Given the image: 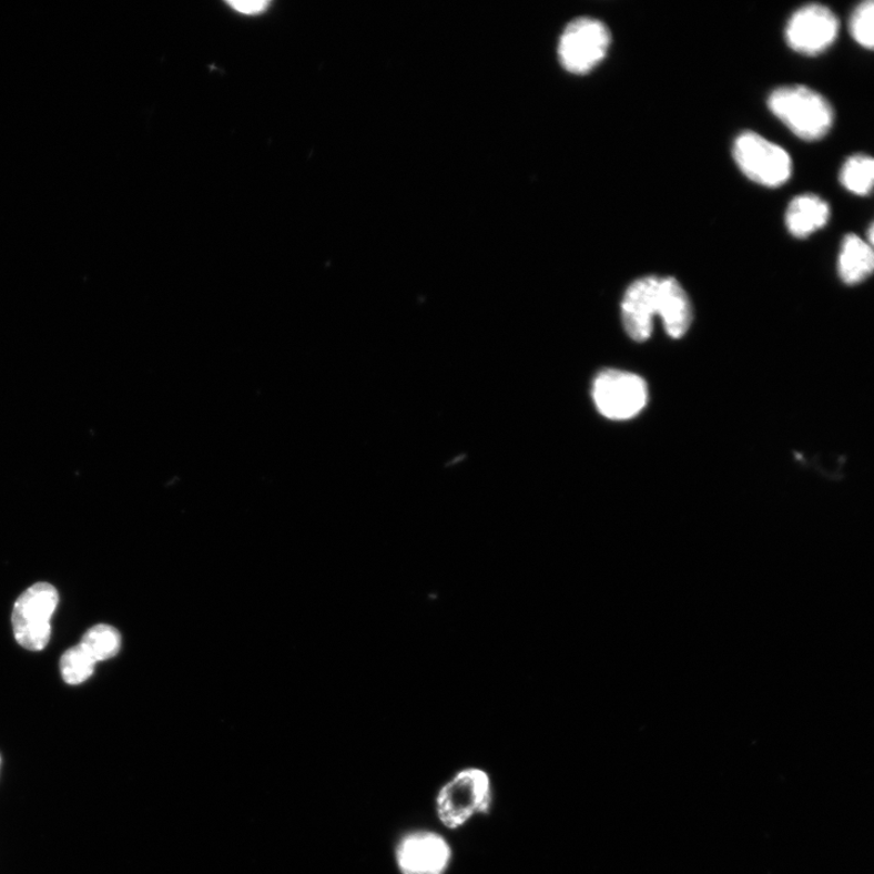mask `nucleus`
I'll use <instances>...</instances> for the list:
<instances>
[{
  "instance_id": "nucleus-1",
  "label": "nucleus",
  "mask_w": 874,
  "mask_h": 874,
  "mask_svg": "<svg viewBox=\"0 0 874 874\" xmlns=\"http://www.w3.org/2000/svg\"><path fill=\"white\" fill-rule=\"evenodd\" d=\"M768 105L793 134L806 141L824 138L833 125L834 112L827 99L804 85L775 89Z\"/></svg>"
},
{
  "instance_id": "nucleus-14",
  "label": "nucleus",
  "mask_w": 874,
  "mask_h": 874,
  "mask_svg": "<svg viewBox=\"0 0 874 874\" xmlns=\"http://www.w3.org/2000/svg\"><path fill=\"white\" fill-rule=\"evenodd\" d=\"M841 183L852 194L866 196L871 194L874 179V162L866 154H855L844 163L841 171Z\"/></svg>"
},
{
  "instance_id": "nucleus-8",
  "label": "nucleus",
  "mask_w": 874,
  "mask_h": 874,
  "mask_svg": "<svg viewBox=\"0 0 874 874\" xmlns=\"http://www.w3.org/2000/svg\"><path fill=\"white\" fill-rule=\"evenodd\" d=\"M395 856L402 874H446L453 850L441 834L416 831L398 842Z\"/></svg>"
},
{
  "instance_id": "nucleus-13",
  "label": "nucleus",
  "mask_w": 874,
  "mask_h": 874,
  "mask_svg": "<svg viewBox=\"0 0 874 874\" xmlns=\"http://www.w3.org/2000/svg\"><path fill=\"white\" fill-rule=\"evenodd\" d=\"M122 638L118 629L108 624L90 628L84 634L81 647L95 662L106 661L119 653Z\"/></svg>"
},
{
  "instance_id": "nucleus-12",
  "label": "nucleus",
  "mask_w": 874,
  "mask_h": 874,
  "mask_svg": "<svg viewBox=\"0 0 874 874\" xmlns=\"http://www.w3.org/2000/svg\"><path fill=\"white\" fill-rule=\"evenodd\" d=\"M874 267L872 246L857 235H847L839 260L840 276L846 285H856L871 276Z\"/></svg>"
},
{
  "instance_id": "nucleus-3",
  "label": "nucleus",
  "mask_w": 874,
  "mask_h": 874,
  "mask_svg": "<svg viewBox=\"0 0 874 874\" xmlns=\"http://www.w3.org/2000/svg\"><path fill=\"white\" fill-rule=\"evenodd\" d=\"M732 154L741 172L752 182L779 187L792 176L793 163L789 152L753 132L740 134Z\"/></svg>"
},
{
  "instance_id": "nucleus-6",
  "label": "nucleus",
  "mask_w": 874,
  "mask_h": 874,
  "mask_svg": "<svg viewBox=\"0 0 874 874\" xmlns=\"http://www.w3.org/2000/svg\"><path fill=\"white\" fill-rule=\"evenodd\" d=\"M611 33L607 24L591 18L571 21L565 28L558 47L562 67L572 73H587L607 57Z\"/></svg>"
},
{
  "instance_id": "nucleus-10",
  "label": "nucleus",
  "mask_w": 874,
  "mask_h": 874,
  "mask_svg": "<svg viewBox=\"0 0 874 874\" xmlns=\"http://www.w3.org/2000/svg\"><path fill=\"white\" fill-rule=\"evenodd\" d=\"M831 216L830 205L815 195L795 197L786 212V225L794 237L805 238L825 227Z\"/></svg>"
},
{
  "instance_id": "nucleus-5",
  "label": "nucleus",
  "mask_w": 874,
  "mask_h": 874,
  "mask_svg": "<svg viewBox=\"0 0 874 874\" xmlns=\"http://www.w3.org/2000/svg\"><path fill=\"white\" fill-rule=\"evenodd\" d=\"M593 400L603 417L611 420L631 419L648 404V384L634 373L602 370L593 383Z\"/></svg>"
},
{
  "instance_id": "nucleus-4",
  "label": "nucleus",
  "mask_w": 874,
  "mask_h": 874,
  "mask_svg": "<svg viewBox=\"0 0 874 874\" xmlns=\"http://www.w3.org/2000/svg\"><path fill=\"white\" fill-rule=\"evenodd\" d=\"M59 603L57 589L49 583H35L17 600L11 622L19 644L31 651L43 650L50 640L51 616Z\"/></svg>"
},
{
  "instance_id": "nucleus-7",
  "label": "nucleus",
  "mask_w": 874,
  "mask_h": 874,
  "mask_svg": "<svg viewBox=\"0 0 874 874\" xmlns=\"http://www.w3.org/2000/svg\"><path fill=\"white\" fill-rule=\"evenodd\" d=\"M840 20L822 4H807L791 17L786 28L787 44L803 55L824 53L840 33Z\"/></svg>"
},
{
  "instance_id": "nucleus-16",
  "label": "nucleus",
  "mask_w": 874,
  "mask_h": 874,
  "mask_svg": "<svg viewBox=\"0 0 874 874\" xmlns=\"http://www.w3.org/2000/svg\"><path fill=\"white\" fill-rule=\"evenodd\" d=\"M874 6L872 0L856 7L851 19V32L854 40L864 48L873 49Z\"/></svg>"
},
{
  "instance_id": "nucleus-11",
  "label": "nucleus",
  "mask_w": 874,
  "mask_h": 874,
  "mask_svg": "<svg viewBox=\"0 0 874 874\" xmlns=\"http://www.w3.org/2000/svg\"><path fill=\"white\" fill-rule=\"evenodd\" d=\"M661 317L668 336H684L692 323V307L688 294L673 277H664Z\"/></svg>"
},
{
  "instance_id": "nucleus-2",
  "label": "nucleus",
  "mask_w": 874,
  "mask_h": 874,
  "mask_svg": "<svg viewBox=\"0 0 874 874\" xmlns=\"http://www.w3.org/2000/svg\"><path fill=\"white\" fill-rule=\"evenodd\" d=\"M491 779L485 770H460L445 783L436 795V814L448 830H458L477 815L490 814L492 807Z\"/></svg>"
},
{
  "instance_id": "nucleus-15",
  "label": "nucleus",
  "mask_w": 874,
  "mask_h": 874,
  "mask_svg": "<svg viewBox=\"0 0 874 874\" xmlns=\"http://www.w3.org/2000/svg\"><path fill=\"white\" fill-rule=\"evenodd\" d=\"M95 663L81 646L71 648L60 661L62 678L70 685L82 684L94 673Z\"/></svg>"
},
{
  "instance_id": "nucleus-17",
  "label": "nucleus",
  "mask_w": 874,
  "mask_h": 874,
  "mask_svg": "<svg viewBox=\"0 0 874 874\" xmlns=\"http://www.w3.org/2000/svg\"><path fill=\"white\" fill-rule=\"evenodd\" d=\"M227 6L238 14L255 17L263 14L270 7V2L266 0H234V2H227Z\"/></svg>"
},
{
  "instance_id": "nucleus-9",
  "label": "nucleus",
  "mask_w": 874,
  "mask_h": 874,
  "mask_svg": "<svg viewBox=\"0 0 874 874\" xmlns=\"http://www.w3.org/2000/svg\"><path fill=\"white\" fill-rule=\"evenodd\" d=\"M664 277L648 276L633 282L622 301V321L628 336L636 342L651 337L653 318L661 316Z\"/></svg>"
}]
</instances>
